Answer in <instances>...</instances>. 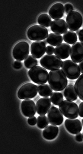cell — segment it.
Returning <instances> with one entry per match:
<instances>
[{
	"mask_svg": "<svg viewBox=\"0 0 83 154\" xmlns=\"http://www.w3.org/2000/svg\"><path fill=\"white\" fill-rule=\"evenodd\" d=\"M29 52L30 46L27 42L21 41L15 45L12 53L15 60L23 61L28 56Z\"/></svg>",
	"mask_w": 83,
	"mask_h": 154,
	"instance_id": "9",
	"label": "cell"
},
{
	"mask_svg": "<svg viewBox=\"0 0 83 154\" xmlns=\"http://www.w3.org/2000/svg\"><path fill=\"white\" fill-rule=\"evenodd\" d=\"M51 106V101L48 97L40 98L36 103V111L40 116H44Z\"/></svg>",
	"mask_w": 83,
	"mask_h": 154,
	"instance_id": "15",
	"label": "cell"
},
{
	"mask_svg": "<svg viewBox=\"0 0 83 154\" xmlns=\"http://www.w3.org/2000/svg\"><path fill=\"white\" fill-rule=\"evenodd\" d=\"M80 30L79 29V30H77V31H76V34H77V35H78V34H79V31H80Z\"/></svg>",
	"mask_w": 83,
	"mask_h": 154,
	"instance_id": "37",
	"label": "cell"
},
{
	"mask_svg": "<svg viewBox=\"0 0 83 154\" xmlns=\"http://www.w3.org/2000/svg\"><path fill=\"white\" fill-rule=\"evenodd\" d=\"M64 124L67 131L72 134H77L81 132L82 129L81 122L79 120L75 118L67 119Z\"/></svg>",
	"mask_w": 83,
	"mask_h": 154,
	"instance_id": "14",
	"label": "cell"
},
{
	"mask_svg": "<svg viewBox=\"0 0 83 154\" xmlns=\"http://www.w3.org/2000/svg\"><path fill=\"white\" fill-rule=\"evenodd\" d=\"M24 64L27 69H30L35 66L38 64V60L35 57L31 55H29L24 60Z\"/></svg>",
	"mask_w": 83,
	"mask_h": 154,
	"instance_id": "27",
	"label": "cell"
},
{
	"mask_svg": "<svg viewBox=\"0 0 83 154\" xmlns=\"http://www.w3.org/2000/svg\"><path fill=\"white\" fill-rule=\"evenodd\" d=\"M55 48L54 47L51 45H48L46 47V52L47 54H52L54 53Z\"/></svg>",
	"mask_w": 83,
	"mask_h": 154,
	"instance_id": "32",
	"label": "cell"
},
{
	"mask_svg": "<svg viewBox=\"0 0 83 154\" xmlns=\"http://www.w3.org/2000/svg\"><path fill=\"white\" fill-rule=\"evenodd\" d=\"M64 95L67 100L74 101L77 100L78 95L74 85L69 84L67 86L64 91Z\"/></svg>",
	"mask_w": 83,
	"mask_h": 154,
	"instance_id": "20",
	"label": "cell"
},
{
	"mask_svg": "<svg viewBox=\"0 0 83 154\" xmlns=\"http://www.w3.org/2000/svg\"><path fill=\"white\" fill-rule=\"evenodd\" d=\"M64 41L69 45H73L77 41L78 38L76 33L72 30H68L63 35Z\"/></svg>",
	"mask_w": 83,
	"mask_h": 154,
	"instance_id": "23",
	"label": "cell"
},
{
	"mask_svg": "<svg viewBox=\"0 0 83 154\" xmlns=\"http://www.w3.org/2000/svg\"><path fill=\"white\" fill-rule=\"evenodd\" d=\"M28 122L29 124L31 126H34L37 123V119L35 116L30 117L28 119Z\"/></svg>",
	"mask_w": 83,
	"mask_h": 154,
	"instance_id": "30",
	"label": "cell"
},
{
	"mask_svg": "<svg viewBox=\"0 0 83 154\" xmlns=\"http://www.w3.org/2000/svg\"><path fill=\"white\" fill-rule=\"evenodd\" d=\"M74 87L79 99L83 101V73L78 78Z\"/></svg>",
	"mask_w": 83,
	"mask_h": 154,
	"instance_id": "24",
	"label": "cell"
},
{
	"mask_svg": "<svg viewBox=\"0 0 83 154\" xmlns=\"http://www.w3.org/2000/svg\"><path fill=\"white\" fill-rule=\"evenodd\" d=\"M75 139L78 142H82L83 141V137L82 134L81 133L77 134L75 136Z\"/></svg>",
	"mask_w": 83,
	"mask_h": 154,
	"instance_id": "34",
	"label": "cell"
},
{
	"mask_svg": "<svg viewBox=\"0 0 83 154\" xmlns=\"http://www.w3.org/2000/svg\"><path fill=\"white\" fill-rule=\"evenodd\" d=\"M49 124V121L46 116H40L37 118V125L39 128L43 129Z\"/></svg>",
	"mask_w": 83,
	"mask_h": 154,
	"instance_id": "28",
	"label": "cell"
},
{
	"mask_svg": "<svg viewBox=\"0 0 83 154\" xmlns=\"http://www.w3.org/2000/svg\"><path fill=\"white\" fill-rule=\"evenodd\" d=\"M64 91L63 90V91H61V93H62V94H64Z\"/></svg>",
	"mask_w": 83,
	"mask_h": 154,
	"instance_id": "39",
	"label": "cell"
},
{
	"mask_svg": "<svg viewBox=\"0 0 83 154\" xmlns=\"http://www.w3.org/2000/svg\"><path fill=\"white\" fill-rule=\"evenodd\" d=\"M28 74L31 80L35 83L41 85L46 83L49 74L44 68L36 66L28 71Z\"/></svg>",
	"mask_w": 83,
	"mask_h": 154,
	"instance_id": "2",
	"label": "cell"
},
{
	"mask_svg": "<svg viewBox=\"0 0 83 154\" xmlns=\"http://www.w3.org/2000/svg\"><path fill=\"white\" fill-rule=\"evenodd\" d=\"M50 99L53 104L58 106L63 101V96L60 92H54L51 94Z\"/></svg>",
	"mask_w": 83,
	"mask_h": 154,
	"instance_id": "26",
	"label": "cell"
},
{
	"mask_svg": "<svg viewBox=\"0 0 83 154\" xmlns=\"http://www.w3.org/2000/svg\"><path fill=\"white\" fill-rule=\"evenodd\" d=\"M78 66L79 69H80L81 72L83 73V60L80 62Z\"/></svg>",
	"mask_w": 83,
	"mask_h": 154,
	"instance_id": "36",
	"label": "cell"
},
{
	"mask_svg": "<svg viewBox=\"0 0 83 154\" xmlns=\"http://www.w3.org/2000/svg\"><path fill=\"white\" fill-rule=\"evenodd\" d=\"M62 70L69 79H77L80 75L79 66L76 63L70 60L64 61L62 66Z\"/></svg>",
	"mask_w": 83,
	"mask_h": 154,
	"instance_id": "4",
	"label": "cell"
},
{
	"mask_svg": "<svg viewBox=\"0 0 83 154\" xmlns=\"http://www.w3.org/2000/svg\"></svg>",
	"mask_w": 83,
	"mask_h": 154,
	"instance_id": "41",
	"label": "cell"
},
{
	"mask_svg": "<svg viewBox=\"0 0 83 154\" xmlns=\"http://www.w3.org/2000/svg\"><path fill=\"white\" fill-rule=\"evenodd\" d=\"M64 11L66 14L72 11L73 10V6L70 3H66L64 5Z\"/></svg>",
	"mask_w": 83,
	"mask_h": 154,
	"instance_id": "29",
	"label": "cell"
},
{
	"mask_svg": "<svg viewBox=\"0 0 83 154\" xmlns=\"http://www.w3.org/2000/svg\"><path fill=\"white\" fill-rule=\"evenodd\" d=\"M42 41H36L30 45V51L33 56L37 59H40L45 54L46 50V45Z\"/></svg>",
	"mask_w": 83,
	"mask_h": 154,
	"instance_id": "12",
	"label": "cell"
},
{
	"mask_svg": "<svg viewBox=\"0 0 83 154\" xmlns=\"http://www.w3.org/2000/svg\"><path fill=\"white\" fill-rule=\"evenodd\" d=\"M38 87L31 83H27L22 85L18 92L20 99H30L35 97L38 94Z\"/></svg>",
	"mask_w": 83,
	"mask_h": 154,
	"instance_id": "7",
	"label": "cell"
},
{
	"mask_svg": "<svg viewBox=\"0 0 83 154\" xmlns=\"http://www.w3.org/2000/svg\"><path fill=\"white\" fill-rule=\"evenodd\" d=\"M66 21L68 28L69 30L76 31L82 26L83 19L80 13L77 11H73L67 14Z\"/></svg>",
	"mask_w": 83,
	"mask_h": 154,
	"instance_id": "8",
	"label": "cell"
},
{
	"mask_svg": "<svg viewBox=\"0 0 83 154\" xmlns=\"http://www.w3.org/2000/svg\"><path fill=\"white\" fill-rule=\"evenodd\" d=\"M71 47L69 44L61 43L56 47L54 53L62 60L68 58L70 55Z\"/></svg>",
	"mask_w": 83,
	"mask_h": 154,
	"instance_id": "16",
	"label": "cell"
},
{
	"mask_svg": "<svg viewBox=\"0 0 83 154\" xmlns=\"http://www.w3.org/2000/svg\"><path fill=\"white\" fill-rule=\"evenodd\" d=\"M48 82L54 91H61L66 87L68 80L62 69L51 70L49 73Z\"/></svg>",
	"mask_w": 83,
	"mask_h": 154,
	"instance_id": "1",
	"label": "cell"
},
{
	"mask_svg": "<svg viewBox=\"0 0 83 154\" xmlns=\"http://www.w3.org/2000/svg\"><path fill=\"white\" fill-rule=\"evenodd\" d=\"M23 66V64L20 61L16 60L13 64V67L15 69H21Z\"/></svg>",
	"mask_w": 83,
	"mask_h": 154,
	"instance_id": "31",
	"label": "cell"
},
{
	"mask_svg": "<svg viewBox=\"0 0 83 154\" xmlns=\"http://www.w3.org/2000/svg\"><path fill=\"white\" fill-rule=\"evenodd\" d=\"M40 62V65L44 68L52 70L60 68L63 62L57 56L47 54L42 57Z\"/></svg>",
	"mask_w": 83,
	"mask_h": 154,
	"instance_id": "6",
	"label": "cell"
},
{
	"mask_svg": "<svg viewBox=\"0 0 83 154\" xmlns=\"http://www.w3.org/2000/svg\"><path fill=\"white\" fill-rule=\"evenodd\" d=\"M27 35L29 39L31 40H44L48 36V31L45 27L35 25L28 28Z\"/></svg>",
	"mask_w": 83,
	"mask_h": 154,
	"instance_id": "5",
	"label": "cell"
},
{
	"mask_svg": "<svg viewBox=\"0 0 83 154\" xmlns=\"http://www.w3.org/2000/svg\"><path fill=\"white\" fill-rule=\"evenodd\" d=\"M38 22L39 24L45 27H49L52 23L51 17L47 14H42L38 18Z\"/></svg>",
	"mask_w": 83,
	"mask_h": 154,
	"instance_id": "25",
	"label": "cell"
},
{
	"mask_svg": "<svg viewBox=\"0 0 83 154\" xmlns=\"http://www.w3.org/2000/svg\"><path fill=\"white\" fill-rule=\"evenodd\" d=\"M39 94L42 97H49L53 92V89L49 85L43 84L37 86Z\"/></svg>",
	"mask_w": 83,
	"mask_h": 154,
	"instance_id": "22",
	"label": "cell"
},
{
	"mask_svg": "<svg viewBox=\"0 0 83 154\" xmlns=\"http://www.w3.org/2000/svg\"><path fill=\"white\" fill-rule=\"evenodd\" d=\"M59 109L65 117L77 118L79 116L78 107L77 104L72 101L64 100L59 105Z\"/></svg>",
	"mask_w": 83,
	"mask_h": 154,
	"instance_id": "3",
	"label": "cell"
},
{
	"mask_svg": "<svg viewBox=\"0 0 83 154\" xmlns=\"http://www.w3.org/2000/svg\"><path fill=\"white\" fill-rule=\"evenodd\" d=\"M68 26L66 22L63 19H55L52 21L50 29L52 32L56 33L62 34L68 30Z\"/></svg>",
	"mask_w": 83,
	"mask_h": 154,
	"instance_id": "17",
	"label": "cell"
},
{
	"mask_svg": "<svg viewBox=\"0 0 83 154\" xmlns=\"http://www.w3.org/2000/svg\"><path fill=\"white\" fill-rule=\"evenodd\" d=\"M59 128L55 125H51L47 126L43 130L42 134L45 139L51 140L56 137L59 133Z\"/></svg>",
	"mask_w": 83,
	"mask_h": 154,
	"instance_id": "19",
	"label": "cell"
},
{
	"mask_svg": "<svg viewBox=\"0 0 83 154\" xmlns=\"http://www.w3.org/2000/svg\"><path fill=\"white\" fill-rule=\"evenodd\" d=\"M64 8L63 4L60 3H55L49 10V13L52 19H57L63 16Z\"/></svg>",
	"mask_w": 83,
	"mask_h": 154,
	"instance_id": "18",
	"label": "cell"
},
{
	"mask_svg": "<svg viewBox=\"0 0 83 154\" xmlns=\"http://www.w3.org/2000/svg\"><path fill=\"white\" fill-rule=\"evenodd\" d=\"M71 58L75 63H80L83 60V44L77 42L72 45L71 49Z\"/></svg>",
	"mask_w": 83,
	"mask_h": 154,
	"instance_id": "11",
	"label": "cell"
},
{
	"mask_svg": "<svg viewBox=\"0 0 83 154\" xmlns=\"http://www.w3.org/2000/svg\"><path fill=\"white\" fill-rule=\"evenodd\" d=\"M47 43L53 46H57L63 42L62 36L60 34L51 33L47 37Z\"/></svg>",
	"mask_w": 83,
	"mask_h": 154,
	"instance_id": "21",
	"label": "cell"
},
{
	"mask_svg": "<svg viewBox=\"0 0 83 154\" xmlns=\"http://www.w3.org/2000/svg\"><path fill=\"white\" fill-rule=\"evenodd\" d=\"M82 125L83 126V119L82 120Z\"/></svg>",
	"mask_w": 83,
	"mask_h": 154,
	"instance_id": "40",
	"label": "cell"
},
{
	"mask_svg": "<svg viewBox=\"0 0 83 154\" xmlns=\"http://www.w3.org/2000/svg\"><path fill=\"white\" fill-rule=\"evenodd\" d=\"M78 35L79 40L81 42V43L83 44V29L80 30Z\"/></svg>",
	"mask_w": 83,
	"mask_h": 154,
	"instance_id": "35",
	"label": "cell"
},
{
	"mask_svg": "<svg viewBox=\"0 0 83 154\" xmlns=\"http://www.w3.org/2000/svg\"><path fill=\"white\" fill-rule=\"evenodd\" d=\"M79 116L83 118V101L79 104L78 108Z\"/></svg>",
	"mask_w": 83,
	"mask_h": 154,
	"instance_id": "33",
	"label": "cell"
},
{
	"mask_svg": "<svg viewBox=\"0 0 83 154\" xmlns=\"http://www.w3.org/2000/svg\"><path fill=\"white\" fill-rule=\"evenodd\" d=\"M43 42L44 43L46 44V45H47V42L46 39L44 40Z\"/></svg>",
	"mask_w": 83,
	"mask_h": 154,
	"instance_id": "38",
	"label": "cell"
},
{
	"mask_svg": "<svg viewBox=\"0 0 83 154\" xmlns=\"http://www.w3.org/2000/svg\"><path fill=\"white\" fill-rule=\"evenodd\" d=\"M47 118L50 124L60 125L64 121L62 113L59 108L55 106H51L47 113Z\"/></svg>",
	"mask_w": 83,
	"mask_h": 154,
	"instance_id": "10",
	"label": "cell"
},
{
	"mask_svg": "<svg viewBox=\"0 0 83 154\" xmlns=\"http://www.w3.org/2000/svg\"><path fill=\"white\" fill-rule=\"evenodd\" d=\"M21 109L25 116L30 117L34 116L36 112V107L33 100L30 99H24L21 104Z\"/></svg>",
	"mask_w": 83,
	"mask_h": 154,
	"instance_id": "13",
	"label": "cell"
}]
</instances>
